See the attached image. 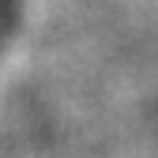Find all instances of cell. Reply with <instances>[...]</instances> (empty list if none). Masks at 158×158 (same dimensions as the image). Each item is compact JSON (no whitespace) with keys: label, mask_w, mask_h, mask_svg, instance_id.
Here are the masks:
<instances>
[{"label":"cell","mask_w":158,"mask_h":158,"mask_svg":"<svg viewBox=\"0 0 158 158\" xmlns=\"http://www.w3.org/2000/svg\"><path fill=\"white\" fill-rule=\"evenodd\" d=\"M19 23V0H0V42L15 30Z\"/></svg>","instance_id":"1"}]
</instances>
